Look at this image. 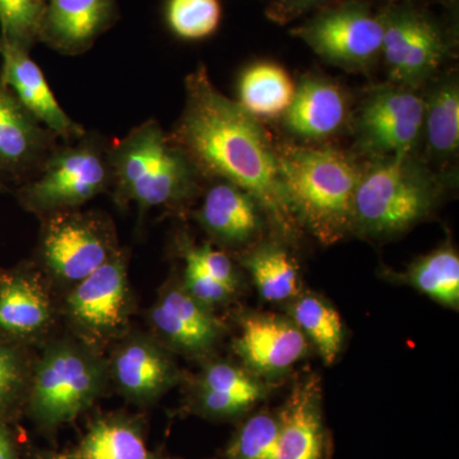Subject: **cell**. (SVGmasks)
<instances>
[{
    "instance_id": "6da1fadb",
    "label": "cell",
    "mask_w": 459,
    "mask_h": 459,
    "mask_svg": "<svg viewBox=\"0 0 459 459\" xmlns=\"http://www.w3.org/2000/svg\"><path fill=\"white\" fill-rule=\"evenodd\" d=\"M183 114L170 138L202 177L244 190L285 237L298 222L287 201L276 150L258 119L214 87L204 65L186 77Z\"/></svg>"
},
{
    "instance_id": "7a4b0ae2",
    "label": "cell",
    "mask_w": 459,
    "mask_h": 459,
    "mask_svg": "<svg viewBox=\"0 0 459 459\" xmlns=\"http://www.w3.org/2000/svg\"><path fill=\"white\" fill-rule=\"evenodd\" d=\"M281 180L298 225L325 246L352 231L353 201L361 170L332 147L276 150Z\"/></svg>"
},
{
    "instance_id": "3957f363",
    "label": "cell",
    "mask_w": 459,
    "mask_h": 459,
    "mask_svg": "<svg viewBox=\"0 0 459 459\" xmlns=\"http://www.w3.org/2000/svg\"><path fill=\"white\" fill-rule=\"evenodd\" d=\"M115 199L137 204L141 216L151 208L178 207L197 193L202 177L188 155L157 120H147L110 148Z\"/></svg>"
},
{
    "instance_id": "277c9868",
    "label": "cell",
    "mask_w": 459,
    "mask_h": 459,
    "mask_svg": "<svg viewBox=\"0 0 459 459\" xmlns=\"http://www.w3.org/2000/svg\"><path fill=\"white\" fill-rule=\"evenodd\" d=\"M440 197V183L413 155L379 159L361 172L353 201L352 231L392 238L422 221Z\"/></svg>"
},
{
    "instance_id": "5b68a950",
    "label": "cell",
    "mask_w": 459,
    "mask_h": 459,
    "mask_svg": "<svg viewBox=\"0 0 459 459\" xmlns=\"http://www.w3.org/2000/svg\"><path fill=\"white\" fill-rule=\"evenodd\" d=\"M108 377L107 362L87 344L74 341L50 344L31 370L27 412L42 430H56L95 403Z\"/></svg>"
},
{
    "instance_id": "8992f818",
    "label": "cell",
    "mask_w": 459,
    "mask_h": 459,
    "mask_svg": "<svg viewBox=\"0 0 459 459\" xmlns=\"http://www.w3.org/2000/svg\"><path fill=\"white\" fill-rule=\"evenodd\" d=\"M110 148L111 142L95 132L57 143L39 174L14 190L18 202L42 219L80 210L113 186Z\"/></svg>"
},
{
    "instance_id": "52a82bcc",
    "label": "cell",
    "mask_w": 459,
    "mask_h": 459,
    "mask_svg": "<svg viewBox=\"0 0 459 459\" xmlns=\"http://www.w3.org/2000/svg\"><path fill=\"white\" fill-rule=\"evenodd\" d=\"M42 223L39 255L60 282L75 285L119 252L113 225L98 213L65 211Z\"/></svg>"
},
{
    "instance_id": "ba28073f",
    "label": "cell",
    "mask_w": 459,
    "mask_h": 459,
    "mask_svg": "<svg viewBox=\"0 0 459 459\" xmlns=\"http://www.w3.org/2000/svg\"><path fill=\"white\" fill-rule=\"evenodd\" d=\"M291 32L325 62L350 71L369 68L382 56V18L360 0L323 8Z\"/></svg>"
},
{
    "instance_id": "9c48e42d",
    "label": "cell",
    "mask_w": 459,
    "mask_h": 459,
    "mask_svg": "<svg viewBox=\"0 0 459 459\" xmlns=\"http://www.w3.org/2000/svg\"><path fill=\"white\" fill-rule=\"evenodd\" d=\"M65 309L72 327L91 349L124 336L133 309L124 252L119 250L75 283L66 295Z\"/></svg>"
},
{
    "instance_id": "30bf717a",
    "label": "cell",
    "mask_w": 459,
    "mask_h": 459,
    "mask_svg": "<svg viewBox=\"0 0 459 459\" xmlns=\"http://www.w3.org/2000/svg\"><path fill=\"white\" fill-rule=\"evenodd\" d=\"M383 47L392 82L413 87L427 81L443 65L449 39L437 18L411 3H395L379 12Z\"/></svg>"
},
{
    "instance_id": "8fae6325",
    "label": "cell",
    "mask_w": 459,
    "mask_h": 459,
    "mask_svg": "<svg viewBox=\"0 0 459 459\" xmlns=\"http://www.w3.org/2000/svg\"><path fill=\"white\" fill-rule=\"evenodd\" d=\"M424 99L401 84L374 90L362 104L356 133L360 146L371 155H413L422 138Z\"/></svg>"
},
{
    "instance_id": "7c38bea8",
    "label": "cell",
    "mask_w": 459,
    "mask_h": 459,
    "mask_svg": "<svg viewBox=\"0 0 459 459\" xmlns=\"http://www.w3.org/2000/svg\"><path fill=\"white\" fill-rule=\"evenodd\" d=\"M59 138L17 99L0 74V172L21 186L39 174Z\"/></svg>"
},
{
    "instance_id": "4fadbf2b",
    "label": "cell",
    "mask_w": 459,
    "mask_h": 459,
    "mask_svg": "<svg viewBox=\"0 0 459 459\" xmlns=\"http://www.w3.org/2000/svg\"><path fill=\"white\" fill-rule=\"evenodd\" d=\"M161 342L184 355H207L221 340L225 325L212 309L199 303L181 285L165 287L150 312Z\"/></svg>"
},
{
    "instance_id": "5bb4252c",
    "label": "cell",
    "mask_w": 459,
    "mask_h": 459,
    "mask_svg": "<svg viewBox=\"0 0 459 459\" xmlns=\"http://www.w3.org/2000/svg\"><path fill=\"white\" fill-rule=\"evenodd\" d=\"M117 391L135 404H151L180 380V371L164 347L146 336L124 338L108 364Z\"/></svg>"
},
{
    "instance_id": "9a60e30c",
    "label": "cell",
    "mask_w": 459,
    "mask_h": 459,
    "mask_svg": "<svg viewBox=\"0 0 459 459\" xmlns=\"http://www.w3.org/2000/svg\"><path fill=\"white\" fill-rule=\"evenodd\" d=\"M234 350L255 376H279L304 358L307 338L290 318L250 313L241 319Z\"/></svg>"
},
{
    "instance_id": "2e32d148",
    "label": "cell",
    "mask_w": 459,
    "mask_h": 459,
    "mask_svg": "<svg viewBox=\"0 0 459 459\" xmlns=\"http://www.w3.org/2000/svg\"><path fill=\"white\" fill-rule=\"evenodd\" d=\"M276 459H329L331 439L322 409L319 377H305L280 412Z\"/></svg>"
},
{
    "instance_id": "e0dca14e",
    "label": "cell",
    "mask_w": 459,
    "mask_h": 459,
    "mask_svg": "<svg viewBox=\"0 0 459 459\" xmlns=\"http://www.w3.org/2000/svg\"><path fill=\"white\" fill-rule=\"evenodd\" d=\"M51 320L49 294L38 272L0 270V340L23 346L41 337Z\"/></svg>"
},
{
    "instance_id": "ac0fdd59",
    "label": "cell",
    "mask_w": 459,
    "mask_h": 459,
    "mask_svg": "<svg viewBox=\"0 0 459 459\" xmlns=\"http://www.w3.org/2000/svg\"><path fill=\"white\" fill-rule=\"evenodd\" d=\"M117 18V0H48L40 42L63 56H81Z\"/></svg>"
},
{
    "instance_id": "d6986e66",
    "label": "cell",
    "mask_w": 459,
    "mask_h": 459,
    "mask_svg": "<svg viewBox=\"0 0 459 459\" xmlns=\"http://www.w3.org/2000/svg\"><path fill=\"white\" fill-rule=\"evenodd\" d=\"M0 57L3 81L42 126L63 142H74L86 134V129L60 107L40 66L33 62L29 51L0 40Z\"/></svg>"
},
{
    "instance_id": "ffe728a7",
    "label": "cell",
    "mask_w": 459,
    "mask_h": 459,
    "mask_svg": "<svg viewBox=\"0 0 459 459\" xmlns=\"http://www.w3.org/2000/svg\"><path fill=\"white\" fill-rule=\"evenodd\" d=\"M264 385L249 370L228 361H214L199 374L192 409L207 419H237L264 397Z\"/></svg>"
},
{
    "instance_id": "44dd1931",
    "label": "cell",
    "mask_w": 459,
    "mask_h": 459,
    "mask_svg": "<svg viewBox=\"0 0 459 459\" xmlns=\"http://www.w3.org/2000/svg\"><path fill=\"white\" fill-rule=\"evenodd\" d=\"M38 459H178L147 446L137 419L120 413L93 420L72 448L39 455Z\"/></svg>"
},
{
    "instance_id": "7402d4cb",
    "label": "cell",
    "mask_w": 459,
    "mask_h": 459,
    "mask_svg": "<svg viewBox=\"0 0 459 459\" xmlns=\"http://www.w3.org/2000/svg\"><path fill=\"white\" fill-rule=\"evenodd\" d=\"M261 208L247 193L228 181L216 180L205 192L198 211L202 228L223 246L249 243L261 229Z\"/></svg>"
},
{
    "instance_id": "603a6c76",
    "label": "cell",
    "mask_w": 459,
    "mask_h": 459,
    "mask_svg": "<svg viewBox=\"0 0 459 459\" xmlns=\"http://www.w3.org/2000/svg\"><path fill=\"white\" fill-rule=\"evenodd\" d=\"M346 115V100L336 84L309 77L296 87L294 100L283 117L292 134L320 140L340 131Z\"/></svg>"
},
{
    "instance_id": "cb8c5ba5",
    "label": "cell",
    "mask_w": 459,
    "mask_h": 459,
    "mask_svg": "<svg viewBox=\"0 0 459 459\" xmlns=\"http://www.w3.org/2000/svg\"><path fill=\"white\" fill-rule=\"evenodd\" d=\"M422 137L429 155L437 161L453 159L459 146V87L457 78L437 81L424 99Z\"/></svg>"
},
{
    "instance_id": "d4e9b609",
    "label": "cell",
    "mask_w": 459,
    "mask_h": 459,
    "mask_svg": "<svg viewBox=\"0 0 459 459\" xmlns=\"http://www.w3.org/2000/svg\"><path fill=\"white\" fill-rule=\"evenodd\" d=\"M238 90V104L258 119L285 114L294 100L296 86L282 66L261 62L247 66Z\"/></svg>"
},
{
    "instance_id": "484cf974",
    "label": "cell",
    "mask_w": 459,
    "mask_h": 459,
    "mask_svg": "<svg viewBox=\"0 0 459 459\" xmlns=\"http://www.w3.org/2000/svg\"><path fill=\"white\" fill-rule=\"evenodd\" d=\"M290 319L305 338L312 341L325 364L332 365L337 360L342 350L344 332L340 314L332 305L319 296H298L290 307Z\"/></svg>"
},
{
    "instance_id": "4316f807",
    "label": "cell",
    "mask_w": 459,
    "mask_h": 459,
    "mask_svg": "<svg viewBox=\"0 0 459 459\" xmlns=\"http://www.w3.org/2000/svg\"><path fill=\"white\" fill-rule=\"evenodd\" d=\"M259 295L272 303L290 300L300 294V277L294 259L283 247L265 244L244 259Z\"/></svg>"
},
{
    "instance_id": "83f0119b",
    "label": "cell",
    "mask_w": 459,
    "mask_h": 459,
    "mask_svg": "<svg viewBox=\"0 0 459 459\" xmlns=\"http://www.w3.org/2000/svg\"><path fill=\"white\" fill-rule=\"evenodd\" d=\"M401 280L452 309L459 305V256L446 246L413 263Z\"/></svg>"
},
{
    "instance_id": "f1b7e54d",
    "label": "cell",
    "mask_w": 459,
    "mask_h": 459,
    "mask_svg": "<svg viewBox=\"0 0 459 459\" xmlns=\"http://www.w3.org/2000/svg\"><path fill=\"white\" fill-rule=\"evenodd\" d=\"M222 7L220 0H166L165 21L177 38L204 40L219 30Z\"/></svg>"
},
{
    "instance_id": "f546056e",
    "label": "cell",
    "mask_w": 459,
    "mask_h": 459,
    "mask_svg": "<svg viewBox=\"0 0 459 459\" xmlns=\"http://www.w3.org/2000/svg\"><path fill=\"white\" fill-rule=\"evenodd\" d=\"M48 0H0V40L31 51L40 42Z\"/></svg>"
},
{
    "instance_id": "4dcf8cb0",
    "label": "cell",
    "mask_w": 459,
    "mask_h": 459,
    "mask_svg": "<svg viewBox=\"0 0 459 459\" xmlns=\"http://www.w3.org/2000/svg\"><path fill=\"white\" fill-rule=\"evenodd\" d=\"M277 413L258 412L247 420L226 446L225 459H276Z\"/></svg>"
},
{
    "instance_id": "1f68e13d",
    "label": "cell",
    "mask_w": 459,
    "mask_h": 459,
    "mask_svg": "<svg viewBox=\"0 0 459 459\" xmlns=\"http://www.w3.org/2000/svg\"><path fill=\"white\" fill-rule=\"evenodd\" d=\"M31 370L22 346L0 340V421L25 403Z\"/></svg>"
},
{
    "instance_id": "d6a6232c",
    "label": "cell",
    "mask_w": 459,
    "mask_h": 459,
    "mask_svg": "<svg viewBox=\"0 0 459 459\" xmlns=\"http://www.w3.org/2000/svg\"><path fill=\"white\" fill-rule=\"evenodd\" d=\"M181 286L184 287L190 296L212 309L216 305L226 303L234 295L235 290L223 285L208 276L202 271L197 264H195L189 259H186V271H184V280Z\"/></svg>"
},
{
    "instance_id": "836d02e7",
    "label": "cell",
    "mask_w": 459,
    "mask_h": 459,
    "mask_svg": "<svg viewBox=\"0 0 459 459\" xmlns=\"http://www.w3.org/2000/svg\"><path fill=\"white\" fill-rule=\"evenodd\" d=\"M184 259H189L197 264L208 276L219 281L230 289H237V273L234 264L221 250L214 249L210 244L202 247H186Z\"/></svg>"
},
{
    "instance_id": "e575fe53",
    "label": "cell",
    "mask_w": 459,
    "mask_h": 459,
    "mask_svg": "<svg viewBox=\"0 0 459 459\" xmlns=\"http://www.w3.org/2000/svg\"><path fill=\"white\" fill-rule=\"evenodd\" d=\"M325 2L327 0H274L270 8V16L280 22H286Z\"/></svg>"
},
{
    "instance_id": "d590c367",
    "label": "cell",
    "mask_w": 459,
    "mask_h": 459,
    "mask_svg": "<svg viewBox=\"0 0 459 459\" xmlns=\"http://www.w3.org/2000/svg\"><path fill=\"white\" fill-rule=\"evenodd\" d=\"M0 459H20L13 435L4 421H0Z\"/></svg>"
},
{
    "instance_id": "8d00e7d4",
    "label": "cell",
    "mask_w": 459,
    "mask_h": 459,
    "mask_svg": "<svg viewBox=\"0 0 459 459\" xmlns=\"http://www.w3.org/2000/svg\"><path fill=\"white\" fill-rule=\"evenodd\" d=\"M7 183L8 181L5 180V178L0 172V190H7Z\"/></svg>"
}]
</instances>
